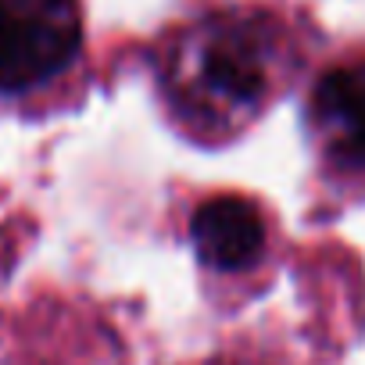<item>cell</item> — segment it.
Instances as JSON below:
<instances>
[{
	"label": "cell",
	"instance_id": "cell-1",
	"mask_svg": "<svg viewBox=\"0 0 365 365\" xmlns=\"http://www.w3.org/2000/svg\"><path fill=\"white\" fill-rule=\"evenodd\" d=\"M279 61L276 29L255 15H215L182 36L165 68L175 111L197 133L240 129L269 97Z\"/></svg>",
	"mask_w": 365,
	"mask_h": 365
},
{
	"label": "cell",
	"instance_id": "cell-2",
	"mask_svg": "<svg viewBox=\"0 0 365 365\" xmlns=\"http://www.w3.org/2000/svg\"><path fill=\"white\" fill-rule=\"evenodd\" d=\"M79 47V0H0V93H26L58 79Z\"/></svg>",
	"mask_w": 365,
	"mask_h": 365
},
{
	"label": "cell",
	"instance_id": "cell-3",
	"mask_svg": "<svg viewBox=\"0 0 365 365\" xmlns=\"http://www.w3.org/2000/svg\"><path fill=\"white\" fill-rule=\"evenodd\" d=\"M190 240L197 258L219 272L251 269L265 251V222L244 197H212L190 219Z\"/></svg>",
	"mask_w": 365,
	"mask_h": 365
},
{
	"label": "cell",
	"instance_id": "cell-4",
	"mask_svg": "<svg viewBox=\"0 0 365 365\" xmlns=\"http://www.w3.org/2000/svg\"><path fill=\"white\" fill-rule=\"evenodd\" d=\"M312 122L326 154L344 168H365V61L329 68L312 93Z\"/></svg>",
	"mask_w": 365,
	"mask_h": 365
}]
</instances>
